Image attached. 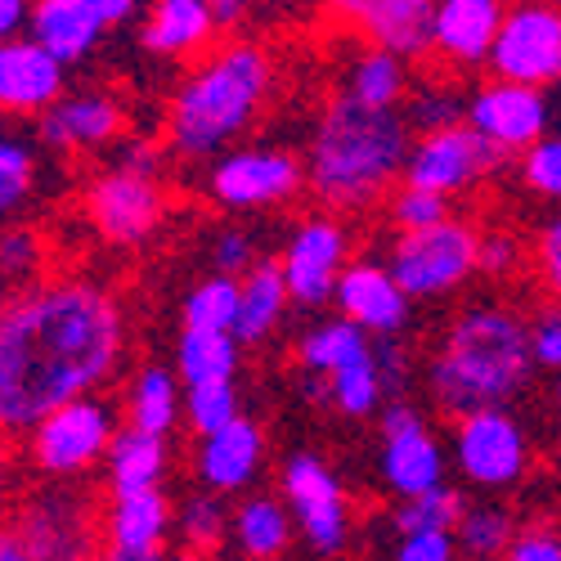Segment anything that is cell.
I'll return each mask as SVG.
<instances>
[{
  "label": "cell",
  "mask_w": 561,
  "mask_h": 561,
  "mask_svg": "<svg viewBox=\"0 0 561 561\" xmlns=\"http://www.w3.org/2000/svg\"><path fill=\"white\" fill-rule=\"evenodd\" d=\"M126 355V319L108 288L55 278L14 293L0 314V423L23 436L45 413L100 391Z\"/></svg>",
  "instance_id": "1"
},
{
  "label": "cell",
  "mask_w": 561,
  "mask_h": 561,
  "mask_svg": "<svg viewBox=\"0 0 561 561\" xmlns=\"http://www.w3.org/2000/svg\"><path fill=\"white\" fill-rule=\"evenodd\" d=\"M274 90V50L233 32L190 64L167 100V149L180 162H211L256 126Z\"/></svg>",
  "instance_id": "2"
},
{
  "label": "cell",
  "mask_w": 561,
  "mask_h": 561,
  "mask_svg": "<svg viewBox=\"0 0 561 561\" xmlns=\"http://www.w3.org/2000/svg\"><path fill=\"white\" fill-rule=\"evenodd\" d=\"M413 149V122L404 108H368L346 90L323 100L310 145L306 171L310 194L329 211H368L404 184V162Z\"/></svg>",
  "instance_id": "3"
},
{
  "label": "cell",
  "mask_w": 561,
  "mask_h": 561,
  "mask_svg": "<svg viewBox=\"0 0 561 561\" xmlns=\"http://www.w3.org/2000/svg\"><path fill=\"white\" fill-rule=\"evenodd\" d=\"M530 323L499 301H477L458 310V319L436 342L427 364V391L440 413L462 417L472 409L512 404L535 373Z\"/></svg>",
  "instance_id": "4"
},
{
  "label": "cell",
  "mask_w": 561,
  "mask_h": 561,
  "mask_svg": "<svg viewBox=\"0 0 561 561\" xmlns=\"http://www.w3.org/2000/svg\"><path fill=\"white\" fill-rule=\"evenodd\" d=\"M117 404L104 396H77L59 409H50L36 427L23 432V454L32 462V472L45 481H72L90 472L100 458H108L117 440Z\"/></svg>",
  "instance_id": "5"
},
{
  "label": "cell",
  "mask_w": 561,
  "mask_h": 561,
  "mask_svg": "<svg viewBox=\"0 0 561 561\" xmlns=\"http://www.w3.org/2000/svg\"><path fill=\"white\" fill-rule=\"evenodd\" d=\"M387 265L413 301L454 297L467 278L481 274V229L462 216H449L427 229H396Z\"/></svg>",
  "instance_id": "6"
},
{
  "label": "cell",
  "mask_w": 561,
  "mask_h": 561,
  "mask_svg": "<svg viewBox=\"0 0 561 561\" xmlns=\"http://www.w3.org/2000/svg\"><path fill=\"white\" fill-rule=\"evenodd\" d=\"M203 190L220 211H233V216L274 211V207H288L301 190H310V171H306V158L293 149L233 145L220 158H211Z\"/></svg>",
  "instance_id": "7"
},
{
  "label": "cell",
  "mask_w": 561,
  "mask_h": 561,
  "mask_svg": "<svg viewBox=\"0 0 561 561\" xmlns=\"http://www.w3.org/2000/svg\"><path fill=\"white\" fill-rule=\"evenodd\" d=\"M449 454H454V462H458V472H462L467 485L494 490V494L522 485L526 472H530L526 427L507 413V404L472 409V413L454 417Z\"/></svg>",
  "instance_id": "8"
},
{
  "label": "cell",
  "mask_w": 561,
  "mask_h": 561,
  "mask_svg": "<svg viewBox=\"0 0 561 561\" xmlns=\"http://www.w3.org/2000/svg\"><path fill=\"white\" fill-rule=\"evenodd\" d=\"M278 494L288 499L297 535L314 557H342L351 548V499L337 472L319 454H288L278 467Z\"/></svg>",
  "instance_id": "9"
},
{
  "label": "cell",
  "mask_w": 561,
  "mask_h": 561,
  "mask_svg": "<svg viewBox=\"0 0 561 561\" xmlns=\"http://www.w3.org/2000/svg\"><path fill=\"white\" fill-rule=\"evenodd\" d=\"M503 158L507 153H499L490 139L467 122H454L440 130H417L409 162H404V184H417V190H432L445 198H462V194H472L481 180H490L503 167Z\"/></svg>",
  "instance_id": "10"
},
{
  "label": "cell",
  "mask_w": 561,
  "mask_h": 561,
  "mask_svg": "<svg viewBox=\"0 0 561 561\" xmlns=\"http://www.w3.org/2000/svg\"><path fill=\"white\" fill-rule=\"evenodd\" d=\"M449 454L432 423L409 400H387L378 413V477L387 494L413 499L423 490L445 485Z\"/></svg>",
  "instance_id": "11"
},
{
  "label": "cell",
  "mask_w": 561,
  "mask_h": 561,
  "mask_svg": "<svg viewBox=\"0 0 561 561\" xmlns=\"http://www.w3.org/2000/svg\"><path fill=\"white\" fill-rule=\"evenodd\" d=\"M81 211L104 243L139 248L158 233V225L167 216V194H162L158 175L108 167L81 190Z\"/></svg>",
  "instance_id": "12"
},
{
  "label": "cell",
  "mask_w": 561,
  "mask_h": 561,
  "mask_svg": "<svg viewBox=\"0 0 561 561\" xmlns=\"http://www.w3.org/2000/svg\"><path fill=\"white\" fill-rule=\"evenodd\" d=\"M467 126L481 130L490 145L507 158H522L530 145L552 130V100L543 85L512 81V77H485L467 95Z\"/></svg>",
  "instance_id": "13"
},
{
  "label": "cell",
  "mask_w": 561,
  "mask_h": 561,
  "mask_svg": "<svg viewBox=\"0 0 561 561\" xmlns=\"http://www.w3.org/2000/svg\"><path fill=\"white\" fill-rule=\"evenodd\" d=\"M490 72L530 81V85H561V5L557 0H512L503 27L490 50Z\"/></svg>",
  "instance_id": "14"
},
{
  "label": "cell",
  "mask_w": 561,
  "mask_h": 561,
  "mask_svg": "<svg viewBox=\"0 0 561 561\" xmlns=\"http://www.w3.org/2000/svg\"><path fill=\"white\" fill-rule=\"evenodd\" d=\"M10 530L41 561H95V517H90V503L59 481L23 494Z\"/></svg>",
  "instance_id": "15"
},
{
  "label": "cell",
  "mask_w": 561,
  "mask_h": 561,
  "mask_svg": "<svg viewBox=\"0 0 561 561\" xmlns=\"http://www.w3.org/2000/svg\"><path fill=\"white\" fill-rule=\"evenodd\" d=\"M284 274L293 301L301 310H319L323 301H333L337 278L351 265V229L337 211H314L306 216L284 243Z\"/></svg>",
  "instance_id": "16"
},
{
  "label": "cell",
  "mask_w": 561,
  "mask_h": 561,
  "mask_svg": "<svg viewBox=\"0 0 561 561\" xmlns=\"http://www.w3.org/2000/svg\"><path fill=\"white\" fill-rule=\"evenodd\" d=\"M126 135V104L104 85H68V95L36 117V145L68 158L104 153Z\"/></svg>",
  "instance_id": "17"
},
{
  "label": "cell",
  "mask_w": 561,
  "mask_h": 561,
  "mask_svg": "<svg viewBox=\"0 0 561 561\" xmlns=\"http://www.w3.org/2000/svg\"><path fill=\"white\" fill-rule=\"evenodd\" d=\"M323 10L364 45H382V50H396L404 59L432 55L436 0H323Z\"/></svg>",
  "instance_id": "18"
},
{
  "label": "cell",
  "mask_w": 561,
  "mask_h": 561,
  "mask_svg": "<svg viewBox=\"0 0 561 561\" xmlns=\"http://www.w3.org/2000/svg\"><path fill=\"white\" fill-rule=\"evenodd\" d=\"M225 41L216 0H149L139 14V45L162 64H194Z\"/></svg>",
  "instance_id": "19"
},
{
  "label": "cell",
  "mask_w": 561,
  "mask_h": 561,
  "mask_svg": "<svg viewBox=\"0 0 561 561\" xmlns=\"http://www.w3.org/2000/svg\"><path fill=\"white\" fill-rule=\"evenodd\" d=\"M337 314L355 319L364 333L373 337H396L409 329L413 319V297L404 293V284L396 278V270L387 261H351L337 278V293H333Z\"/></svg>",
  "instance_id": "20"
},
{
  "label": "cell",
  "mask_w": 561,
  "mask_h": 561,
  "mask_svg": "<svg viewBox=\"0 0 561 561\" xmlns=\"http://www.w3.org/2000/svg\"><path fill=\"white\" fill-rule=\"evenodd\" d=\"M68 95V64L36 36H10L0 45V108L5 117H41Z\"/></svg>",
  "instance_id": "21"
},
{
  "label": "cell",
  "mask_w": 561,
  "mask_h": 561,
  "mask_svg": "<svg viewBox=\"0 0 561 561\" xmlns=\"http://www.w3.org/2000/svg\"><path fill=\"white\" fill-rule=\"evenodd\" d=\"M503 14H507V0H436L432 59L449 72L490 68V50L503 27Z\"/></svg>",
  "instance_id": "22"
},
{
  "label": "cell",
  "mask_w": 561,
  "mask_h": 561,
  "mask_svg": "<svg viewBox=\"0 0 561 561\" xmlns=\"http://www.w3.org/2000/svg\"><path fill=\"white\" fill-rule=\"evenodd\" d=\"M265 467V432L252 423L248 413H239L233 423L198 436V449H194V477L198 485L233 499L256 485Z\"/></svg>",
  "instance_id": "23"
},
{
  "label": "cell",
  "mask_w": 561,
  "mask_h": 561,
  "mask_svg": "<svg viewBox=\"0 0 561 561\" xmlns=\"http://www.w3.org/2000/svg\"><path fill=\"white\" fill-rule=\"evenodd\" d=\"M27 36H36L45 50L59 55L68 68H81L95 59L108 27L100 23L95 10H85L81 0H32Z\"/></svg>",
  "instance_id": "24"
},
{
  "label": "cell",
  "mask_w": 561,
  "mask_h": 561,
  "mask_svg": "<svg viewBox=\"0 0 561 561\" xmlns=\"http://www.w3.org/2000/svg\"><path fill=\"white\" fill-rule=\"evenodd\" d=\"M175 530V507L158 490H139V494H113V507L104 517L108 548L122 552H162Z\"/></svg>",
  "instance_id": "25"
},
{
  "label": "cell",
  "mask_w": 561,
  "mask_h": 561,
  "mask_svg": "<svg viewBox=\"0 0 561 561\" xmlns=\"http://www.w3.org/2000/svg\"><path fill=\"white\" fill-rule=\"evenodd\" d=\"M297 535V517L288 499H274V494H239L233 503V548L248 561H278L293 548Z\"/></svg>",
  "instance_id": "26"
},
{
  "label": "cell",
  "mask_w": 561,
  "mask_h": 561,
  "mask_svg": "<svg viewBox=\"0 0 561 561\" xmlns=\"http://www.w3.org/2000/svg\"><path fill=\"white\" fill-rule=\"evenodd\" d=\"M293 301V288H288V274H284V261L278 256H261L248 274H243V306H239V342L243 346H265L278 323H284Z\"/></svg>",
  "instance_id": "27"
},
{
  "label": "cell",
  "mask_w": 561,
  "mask_h": 561,
  "mask_svg": "<svg viewBox=\"0 0 561 561\" xmlns=\"http://www.w3.org/2000/svg\"><path fill=\"white\" fill-rule=\"evenodd\" d=\"M108 485L113 494H139V490H158L171 472V445L158 432L145 427H122L113 449H108Z\"/></svg>",
  "instance_id": "28"
},
{
  "label": "cell",
  "mask_w": 561,
  "mask_h": 561,
  "mask_svg": "<svg viewBox=\"0 0 561 561\" xmlns=\"http://www.w3.org/2000/svg\"><path fill=\"white\" fill-rule=\"evenodd\" d=\"M126 423L171 436L184 423V378L167 364H145L126 382Z\"/></svg>",
  "instance_id": "29"
},
{
  "label": "cell",
  "mask_w": 561,
  "mask_h": 561,
  "mask_svg": "<svg viewBox=\"0 0 561 561\" xmlns=\"http://www.w3.org/2000/svg\"><path fill=\"white\" fill-rule=\"evenodd\" d=\"M351 100L368 108H404L409 104V59L382 45H364V50L342 68V85Z\"/></svg>",
  "instance_id": "30"
},
{
  "label": "cell",
  "mask_w": 561,
  "mask_h": 561,
  "mask_svg": "<svg viewBox=\"0 0 561 561\" xmlns=\"http://www.w3.org/2000/svg\"><path fill=\"white\" fill-rule=\"evenodd\" d=\"M364 351H373V333H364L355 319L337 314V319H319L297 337V364L306 378H323L329 382L337 368H346L351 359H359Z\"/></svg>",
  "instance_id": "31"
},
{
  "label": "cell",
  "mask_w": 561,
  "mask_h": 561,
  "mask_svg": "<svg viewBox=\"0 0 561 561\" xmlns=\"http://www.w3.org/2000/svg\"><path fill=\"white\" fill-rule=\"evenodd\" d=\"M243 342L239 333H220V329H184L175 342V373L184 378V387L194 382H229L239 373L243 359Z\"/></svg>",
  "instance_id": "32"
},
{
  "label": "cell",
  "mask_w": 561,
  "mask_h": 561,
  "mask_svg": "<svg viewBox=\"0 0 561 561\" xmlns=\"http://www.w3.org/2000/svg\"><path fill=\"white\" fill-rule=\"evenodd\" d=\"M329 400H333V409L342 417H373V413H382L391 391H387L378 342H373V351H364L359 359H351L346 368L333 373V378H329Z\"/></svg>",
  "instance_id": "33"
},
{
  "label": "cell",
  "mask_w": 561,
  "mask_h": 561,
  "mask_svg": "<svg viewBox=\"0 0 561 561\" xmlns=\"http://www.w3.org/2000/svg\"><path fill=\"white\" fill-rule=\"evenodd\" d=\"M239 306H243V278L239 274H207L190 288L180 314H184V329H220L233 333L239 329Z\"/></svg>",
  "instance_id": "34"
},
{
  "label": "cell",
  "mask_w": 561,
  "mask_h": 561,
  "mask_svg": "<svg viewBox=\"0 0 561 561\" xmlns=\"http://www.w3.org/2000/svg\"><path fill=\"white\" fill-rule=\"evenodd\" d=\"M229 535H233V507L225 503V494H216V490L203 485L198 494L175 503V539L184 548L220 552Z\"/></svg>",
  "instance_id": "35"
},
{
  "label": "cell",
  "mask_w": 561,
  "mask_h": 561,
  "mask_svg": "<svg viewBox=\"0 0 561 561\" xmlns=\"http://www.w3.org/2000/svg\"><path fill=\"white\" fill-rule=\"evenodd\" d=\"M454 535H458L462 557H472V561H503L507 543L517 539V522H512V512L499 507V503H477V507L462 512V522H458Z\"/></svg>",
  "instance_id": "36"
},
{
  "label": "cell",
  "mask_w": 561,
  "mask_h": 561,
  "mask_svg": "<svg viewBox=\"0 0 561 561\" xmlns=\"http://www.w3.org/2000/svg\"><path fill=\"white\" fill-rule=\"evenodd\" d=\"M36 190H41L36 145L19 135H5V145H0V207H5V216L23 211V203H32Z\"/></svg>",
  "instance_id": "37"
},
{
  "label": "cell",
  "mask_w": 561,
  "mask_h": 561,
  "mask_svg": "<svg viewBox=\"0 0 561 561\" xmlns=\"http://www.w3.org/2000/svg\"><path fill=\"white\" fill-rule=\"evenodd\" d=\"M462 512H467L462 490L436 485V490H423V494H413V499H400L391 522H396L400 535H409V530H458Z\"/></svg>",
  "instance_id": "38"
},
{
  "label": "cell",
  "mask_w": 561,
  "mask_h": 561,
  "mask_svg": "<svg viewBox=\"0 0 561 561\" xmlns=\"http://www.w3.org/2000/svg\"><path fill=\"white\" fill-rule=\"evenodd\" d=\"M239 413H243V404H239V387H233V378L184 387V423L194 427V436H207V432L233 423Z\"/></svg>",
  "instance_id": "39"
},
{
  "label": "cell",
  "mask_w": 561,
  "mask_h": 561,
  "mask_svg": "<svg viewBox=\"0 0 561 561\" xmlns=\"http://www.w3.org/2000/svg\"><path fill=\"white\" fill-rule=\"evenodd\" d=\"M517 167H522V184L535 198L561 203V130H548L539 145H530Z\"/></svg>",
  "instance_id": "40"
},
{
  "label": "cell",
  "mask_w": 561,
  "mask_h": 561,
  "mask_svg": "<svg viewBox=\"0 0 561 561\" xmlns=\"http://www.w3.org/2000/svg\"><path fill=\"white\" fill-rule=\"evenodd\" d=\"M391 207V225L396 229H427L449 220V198L432 194V190H417V184H400V190L387 198Z\"/></svg>",
  "instance_id": "41"
},
{
  "label": "cell",
  "mask_w": 561,
  "mask_h": 561,
  "mask_svg": "<svg viewBox=\"0 0 561 561\" xmlns=\"http://www.w3.org/2000/svg\"><path fill=\"white\" fill-rule=\"evenodd\" d=\"M207 256H211V270H220V274H248L261 256H256V233L248 229V225H220L216 233H211V248H207Z\"/></svg>",
  "instance_id": "42"
},
{
  "label": "cell",
  "mask_w": 561,
  "mask_h": 561,
  "mask_svg": "<svg viewBox=\"0 0 561 561\" xmlns=\"http://www.w3.org/2000/svg\"><path fill=\"white\" fill-rule=\"evenodd\" d=\"M404 113L413 130H440V126L467 122V100H458L454 90H423V95H409Z\"/></svg>",
  "instance_id": "43"
},
{
  "label": "cell",
  "mask_w": 561,
  "mask_h": 561,
  "mask_svg": "<svg viewBox=\"0 0 561 561\" xmlns=\"http://www.w3.org/2000/svg\"><path fill=\"white\" fill-rule=\"evenodd\" d=\"M458 535L454 530H409L400 535L391 561H458Z\"/></svg>",
  "instance_id": "44"
},
{
  "label": "cell",
  "mask_w": 561,
  "mask_h": 561,
  "mask_svg": "<svg viewBox=\"0 0 561 561\" xmlns=\"http://www.w3.org/2000/svg\"><path fill=\"white\" fill-rule=\"evenodd\" d=\"M535 270H539V284L548 288V297L561 301V211L548 216L535 233Z\"/></svg>",
  "instance_id": "45"
},
{
  "label": "cell",
  "mask_w": 561,
  "mask_h": 561,
  "mask_svg": "<svg viewBox=\"0 0 561 561\" xmlns=\"http://www.w3.org/2000/svg\"><path fill=\"white\" fill-rule=\"evenodd\" d=\"M522 265V239L512 229H481V274L512 278Z\"/></svg>",
  "instance_id": "46"
},
{
  "label": "cell",
  "mask_w": 561,
  "mask_h": 561,
  "mask_svg": "<svg viewBox=\"0 0 561 561\" xmlns=\"http://www.w3.org/2000/svg\"><path fill=\"white\" fill-rule=\"evenodd\" d=\"M530 346H535V364L561 378V301L530 319Z\"/></svg>",
  "instance_id": "47"
},
{
  "label": "cell",
  "mask_w": 561,
  "mask_h": 561,
  "mask_svg": "<svg viewBox=\"0 0 561 561\" xmlns=\"http://www.w3.org/2000/svg\"><path fill=\"white\" fill-rule=\"evenodd\" d=\"M0 265H5L10 278L36 274V265H41V239H36V229L14 225V229L5 233V243H0Z\"/></svg>",
  "instance_id": "48"
},
{
  "label": "cell",
  "mask_w": 561,
  "mask_h": 561,
  "mask_svg": "<svg viewBox=\"0 0 561 561\" xmlns=\"http://www.w3.org/2000/svg\"><path fill=\"white\" fill-rule=\"evenodd\" d=\"M108 167H122V171H139V175H162V145L145 135H126L113 145V162Z\"/></svg>",
  "instance_id": "49"
},
{
  "label": "cell",
  "mask_w": 561,
  "mask_h": 561,
  "mask_svg": "<svg viewBox=\"0 0 561 561\" xmlns=\"http://www.w3.org/2000/svg\"><path fill=\"white\" fill-rule=\"evenodd\" d=\"M503 561H561V535L557 530H517Z\"/></svg>",
  "instance_id": "50"
},
{
  "label": "cell",
  "mask_w": 561,
  "mask_h": 561,
  "mask_svg": "<svg viewBox=\"0 0 561 561\" xmlns=\"http://www.w3.org/2000/svg\"><path fill=\"white\" fill-rule=\"evenodd\" d=\"M81 5L95 10L108 32H117V27H126V23H139V14H145L149 0H81Z\"/></svg>",
  "instance_id": "51"
},
{
  "label": "cell",
  "mask_w": 561,
  "mask_h": 561,
  "mask_svg": "<svg viewBox=\"0 0 561 561\" xmlns=\"http://www.w3.org/2000/svg\"><path fill=\"white\" fill-rule=\"evenodd\" d=\"M32 19V0H0V36H23Z\"/></svg>",
  "instance_id": "52"
},
{
  "label": "cell",
  "mask_w": 561,
  "mask_h": 561,
  "mask_svg": "<svg viewBox=\"0 0 561 561\" xmlns=\"http://www.w3.org/2000/svg\"><path fill=\"white\" fill-rule=\"evenodd\" d=\"M0 561H41L14 530H5V539H0Z\"/></svg>",
  "instance_id": "53"
},
{
  "label": "cell",
  "mask_w": 561,
  "mask_h": 561,
  "mask_svg": "<svg viewBox=\"0 0 561 561\" xmlns=\"http://www.w3.org/2000/svg\"><path fill=\"white\" fill-rule=\"evenodd\" d=\"M243 5H248V14H284L297 0H243Z\"/></svg>",
  "instance_id": "54"
},
{
  "label": "cell",
  "mask_w": 561,
  "mask_h": 561,
  "mask_svg": "<svg viewBox=\"0 0 561 561\" xmlns=\"http://www.w3.org/2000/svg\"><path fill=\"white\" fill-rule=\"evenodd\" d=\"M100 561H167V552H122V548H108Z\"/></svg>",
  "instance_id": "55"
},
{
  "label": "cell",
  "mask_w": 561,
  "mask_h": 561,
  "mask_svg": "<svg viewBox=\"0 0 561 561\" xmlns=\"http://www.w3.org/2000/svg\"><path fill=\"white\" fill-rule=\"evenodd\" d=\"M211 557H216V552H203V548H184V543H180L175 552H167V561H211Z\"/></svg>",
  "instance_id": "56"
},
{
  "label": "cell",
  "mask_w": 561,
  "mask_h": 561,
  "mask_svg": "<svg viewBox=\"0 0 561 561\" xmlns=\"http://www.w3.org/2000/svg\"><path fill=\"white\" fill-rule=\"evenodd\" d=\"M557 409H561V382H557Z\"/></svg>",
  "instance_id": "57"
}]
</instances>
